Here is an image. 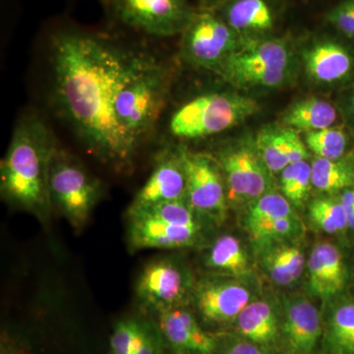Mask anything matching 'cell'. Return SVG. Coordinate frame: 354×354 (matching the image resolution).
<instances>
[{
    "mask_svg": "<svg viewBox=\"0 0 354 354\" xmlns=\"http://www.w3.org/2000/svg\"><path fill=\"white\" fill-rule=\"evenodd\" d=\"M50 55L60 113L102 162L118 171H129L138 149L118 123L114 102L146 53L124 50L99 37L60 32L51 41Z\"/></svg>",
    "mask_w": 354,
    "mask_h": 354,
    "instance_id": "6da1fadb",
    "label": "cell"
},
{
    "mask_svg": "<svg viewBox=\"0 0 354 354\" xmlns=\"http://www.w3.org/2000/svg\"><path fill=\"white\" fill-rule=\"evenodd\" d=\"M57 148L53 133L35 116L22 118L0 167L2 199L46 223L50 216V165Z\"/></svg>",
    "mask_w": 354,
    "mask_h": 354,
    "instance_id": "7a4b0ae2",
    "label": "cell"
},
{
    "mask_svg": "<svg viewBox=\"0 0 354 354\" xmlns=\"http://www.w3.org/2000/svg\"><path fill=\"white\" fill-rule=\"evenodd\" d=\"M169 86V69L155 57L146 55L116 95V118L137 149L155 127L164 108Z\"/></svg>",
    "mask_w": 354,
    "mask_h": 354,
    "instance_id": "3957f363",
    "label": "cell"
},
{
    "mask_svg": "<svg viewBox=\"0 0 354 354\" xmlns=\"http://www.w3.org/2000/svg\"><path fill=\"white\" fill-rule=\"evenodd\" d=\"M257 102L234 93H209L177 109L169 121L174 137L196 140L218 134L258 111Z\"/></svg>",
    "mask_w": 354,
    "mask_h": 354,
    "instance_id": "277c9868",
    "label": "cell"
},
{
    "mask_svg": "<svg viewBox=\"0 0 354 354\" xmlns=\"http://www.w3.org/2000/svg\"><path fill=\"white\" fill-rule=\"evenodd\" d=\"M50 201L72 227L87 225L102 196V184L73 156L55 149L50 165Z\"/></svg>",
    "mask_w": 354,
    "mask_h": 354,
    "instance_id": "5b68a950",
    "label": "cell"
},
{
    "mask_svg": "<svg viewBox=\"0 0 354 354\" xmlns=\"http://www.w3.org/2000/svg\"><path fill=\"white\" fill-rule=\"evenodd\" d=\"M290 62V50L285 41H252L228 55L216 71L242 87L276 88L288 80Z\"/></svg>",
    "mask_w": 354,
    "mask_h": 354,
    "instance_id": "8992f818",
    "label": "cell"
},
{
    "mask_svg": "<svg viewBox=\"0 0 354 354\" xmlns=\"http://www.w3.org/2000/svg\"><path fill=\"white\" fill-rule=\"evenodd\" d=\"M123 24L157 37L185 31L195 14L185 0H108Z\"/></svg>",
    "mask_w": 354,
    "mask_h": 354,
    "instance_id": "52a82bcc",
    "label": "cell"
},
{
    "mask_svg": "<svg viewBox=\"0 0 354 354\" xmlns=\"http://www.w3.org/2000/svg\"><path fill=\"white\" fill-rule=\"evenodd\" d=\"M237 34L223 18L196 14L184 31L183 55L191 64L216 70L236 50Z\"/></svg>",
    "mask_w": 354,
    "mask_h": 354,
    "instance_id": "ba28073f",
    "label": "cell"
},
{
    "mask_svg": "<svg viewBox=\"0 0 354 354\" xmlns=\"http://www.w3.org/2000/svg\"><path fill=\"white\" fill-rule=\"evenodd\" d=\"M186 174V202L198 216L221 220L225 191L218 162L208 156L181 151Z\"/></svg>",
    "mask_w": 354,
    "mask_h": 354,
    "instance_id": "9c48e42d",
    "label": "cell"
},
{
    "mask_svg": "<svg viewBox=\"0 0 354 354\" xmlns=\"http://www.w3.org/2000/svg\"><path fill=\"white\" fill-rule=\"evenodd\" d=\"M190 288L187 274L169 259L152 261L140 272L135 292L144 308L153 313L183 305Z\"/></svg>",
    "mask_w": 354,
    "mask_h": 354,
    "instance_id": "30bf717a",
    "label": "cell"
},
{
    "mask_svg": "<svg viewBox=\"0 0 354 354\" xmlns=\"http://www.w3.org/2000/svg\"><path fill=\"white\" fill-rule=\"evenodd\" d=\"M218 160L232 199L256 200L267 194L271 171L258 150L249 146L232 147L221 151Z\"/></svg>",
    "mask_w": 354,
    "mask_h": 354,
    "instance_id": "8fae6325",
    "label": "cell"
},
{
    "mask_svg": "<svg viewBox=\"0 0 354 354\" xmlns=\"http://www.w3.org/2000/svg\"><path fill=\"white\" fill-rule=\"evenodd\" d=\"M128 244L133 251L194 245L202 227L176 225L140 212L127 211Z\"/></svg>",
    "mask_w": 354,
    "mask_h": 354,
    "instance_id": "7c38bea8",
    "label": "cell"
},
{
    "mask_svg": "<svg viewBox=\"0 0 354 354\" xmlns=\"http://www.w3.org/2000/svg\"><path fill=\"white\" fill-rule=\"evenodd\" d=\"M250 299V291L245 286L223 279H206L195 291V304L200 315L212 324L236 320Z\"/></svg>",
    "mask_w": 354,
    "mask_h": 354,
    "instance_id": "4fadbf2b",
    "label": "cell"
},
{
    "mask_svg": "<svg viewBox=\"0 0 354 354\" xmlns=\"http://www.w3.org/2000/svg\"><path fill=\"white\" fill-rule=\"evenodd\" d=\"M158 327L162 339L176 353L213 354L218 348L215 337L203 330L194 315L183 305L158 312Z\"/></svg>",
    "mask_w": 354,
    "mask_h": 354,
    "instance_id": "5bb4252c",
    "label": "cell"
},
{
    "mask_svg": "<svg viewBox=\"0 0 354 354\" xmlns=\"http://www.w3.org/2000/svg\"><path fill=\"white\" fill-rule=\"evenodd\" d=\"M185 198L186 174L183 153L181 151L178 153H165L158 158L152 174L137 193L129 208L183 201Z\"/></svg>",
    "mask_w": 354,
    "mask_h": 354,
    "instance_id": "9a60e30c",
    "label": "cell"
},
{
    "mask_svg": "<svg viewBox=\"0 0 354 354\" xmlns=\"http://www.w3.org/2000/svg\"><path fill=\"white\" fill-rule=\"evenodd\" d=\"M283 335L293 354H310L315 348L322 327L315 305L304 297H295L285 308Z\"/></svg>",
    "mask_w": 354,
    "mask_h": 354,
    "instance_id": "2e32d148",
    "label": "cell"
},
{
    "mask_svg": "<svg viewBox=\"0 0 354 354\" xmlns=\"http://www.w3.org/2000/svg\"><path fill=\"white\" fill-rule=\"evenodd\" d=\"M310 290L317 297L329 298L346 285V266L341 251L329 242L314 247L307 261Z\"/></svg>",
    "mask_w": 354,
    "mask_h": 354,
    "instance_id": "e0dca14e",
    "label": "cell"
},
{
    "mask_svg": "<svg viewBox=\"0 0 354 354\" xmlns=\"http://www.w3.org/2000/svg\"><path fill=\"white\" fill-rule=\"evenodd\" d=\"M308 147L297 130L290 127H266L257 137V150L271 172L283 171L288 165L306 160Z\"/></svg>",
    "mask_w": 354,
    "mask_h": 354,
    "instance_id": "ac0fdd59",
    "label": "cell"
},
{
    "mask_svg": "<svg viewBox=\"0 0 354 354\" xmlns=\"http://www.w3.org/2000/svg\"><path fill=\"white\" fill-rule=\"evenodd\" d=\"M305 71L318 83L339 82L351 73L353 60L341 44L332 41H319L304 53Z\"/></svg>",
    "mask_w": 354,
    "mask_h": 354,
    "instance_id": "d6986e66",
    "label": "cell"
},
{
    "mask_svg": "<svg viewBox=\"0 0 354 354\" xmlns=\"http://www.w3.org/2000/svg\"><path fill=\"white\" fill-rule=\"evenodd\" d=\"M223 20L236 34L264 32L274 28V14L267 0H232Z\"/></svg>",
    "mask_w": 354,
    "mask_h": 354,
    "instance_id": "ffe728a7",
    "label": "cell"
},
{
    "mask_svg": "<svg viewBox=\"0 0 354 354\" xmlns=\"http://www.w3.org/2000/svg\"><path fill=\"white\" fill-rule=\"evenodd\" d=\"M235 321L239 333L258 346L271 344L278 337V317L268 302H250Z\"/></svg>",
    "mask_w": 354,
    "mask_h": 354,
    "instance_id": "44dd1931",
    "label": "cell"
},
{
    "mask_svg": "<svg viewBox=\"0 0 354 354\" xmlns=\"http://www.w3.org/2000/svg\"><path fill=\"white\" fill-rule=\"evenodd\" d=\"M262 265L270 279L279 286H290L301 277L305 258L301 249L290 244L267 245Z\"/></svg>",
    "mask_w": 354,
    "mask_h": 354,
    "instance_id": "7402d4cb",
    "label": "cell"
},
{
    "mask_svg": "<svg viewBox=\"0 0 354 354\" xmlns=\"http://www.w3.org/2000/svg\"><path fill=\"white\" fill-rule=\"evenodd\" d=\"M337 116V111L330 102L308 97L292 104L283 115V122L286 127L308 133L332 127Z\"/></svg>",
    "mask_w": 354,
    "mask_h": 354,
    "instance_id": "603a6c76",
    "label": "cell"
},
{
    "mask_svg": "<svg viewBox=\"0 0 354 354\" xmlns=\"http://www.w3.org/2000/svg\"><path fill=\"white\" fill-rule=\"evenodd\" d=\"M206 265L215 271L241 276L248 272V258L241 241L232 235L216 239L207 254Z\"/></svg>",
    "mask_w": 354,
    "mask_h": 354,
    "instance_id": "cb8c5ba5",
    "label": "cell"
},
{
    "mask_svg": "<svg viewBox=\"0 0 354 354\" xmlns=\"http://www.w3.org/2000/svg\"><path fill=\"white\" fill-rule=\"evenodd\" d=\"M311 169L312 184L321 192H337L354 184V165L346 160L317 158Z\"/></svg>",
    "mask_w": 354,
    "mask_h": 354,
    "instance_id": "d4e9b609",
    "label": "cell"
},
{
    "mask_svg": "<svg viewBox=\"0 0 354 354\" xmlns=\"http://www.w3.org/2000/svg\"><path fill=\"white\" fill-rule=\"evenodd\" d=\"M327 344L333 354H354V304L342 305L333 312Z\"/></svg>",
    "mask_w": 354,
    "mask_h": 354,
    "instance_id": "484cf974",
    "label": "cell"
},
{
    "mask_svg": "<svg viewBox=\"0 0 354 354\" xmlns=\"http://www.w3.org/2000/svg\"><path fill=\"white\" fill-rule=\"evenodd\" d=\"M295 216L291 203L278 193H267L254 200L247 213L245 223L248 230L277 218Z\"/></svg>",
    "mask_w": 354,
    "mask_h": 354,
    "instance_id": "4316f807",
    "label": "cell"
},
{
    "mask_svg": "<svg viewBox=\"0 0 354 354\" xmlns=\"http://www.w3.org/2000/svg\"><path fill=\"white\" fill-rule=\"evenodd\" d=\"M311 221L327 234H337L348 228V215L339 200L320 198L309 205Z\"/></svg>",
    "mask_w": 354,
    "mask_h": 354,
    "instance_id": "83f0119b",
    "label": "cell"
},
{
    "mask_svg": "<svg viewBox=\"0 0 354 354\" xmlns=\"http://www.w3.org/2000/svg\"><path fill=\"white\" fill-rule=\"evenodd\" d=\"M283 196L295 206H300L308 196L312 184L311 165L306 160L293 162L281 171Z\"/></svg>",
    "mask_w": 354,
    "mask_h": 354,
    "instance_id": "f1b7e54d",
    "label": "cell"
},
{
    "mask_svg": "<svg viewBox=\"0 0 354 354\" xmlns=\"http://www.w3.org/2000/svg\"><path fill=\"white\" fill-rule=\"evenodd\" d=\"M305 140L309 150L315 153L317 158L326 160H341L348 146L346 132L335 127L308 132Z\"/></svg>",
    "mask_w": 354,
    "mask_h": 354,
    "instance_id": "f546056e",
    "label": "cell"
},
{
    "mask_svg": "<svg viewBox=\"0 0 354 354\" xmlns=\"http://www.w3.org/2000/svg\"><path fill=\"white\" fill-rule=\"evenodd\" d=\"M143 319H123L114 327L109 339V354H135L138 348Z\"/></svg>",
    "mask_w": 354,
    "mask_h": 354,
    "instance_id": "4dcf8cb0",
    "label": "cell"
},
{
    "mask_svg": "<svg viewBox=\"0 0 354 354\" xmlns=\"http://www.w3.org/2000/svg\"><path fill=\"white\" fill-rule=\"evenodd\" d=\"M298 225L297 216H293L267 221L248 230L254 241L261 245L267 246L295 234Z\"/></svg>",
    "mask_w": 354,
    "mask_h": 354,
    "instance_id": "1f68e13d",
    "label": "cell"
},
{
    "mask_svg": "<svg viewBox=\"0 0 354 354\" xmlns=\"http://www.w3.org/2000/svg\"><path fill=\"white\" fill-rule=\"evenodd\" d=\"M327 19L335 29L354 39V9L349 0H344L333 8Z\"/></svg>",
    "mask_w": 354,
    "mask_h": 354,
    "instance_id": "d6a6232c",
    "label": "cell"
},
{
    "mask_svg": "<svg viewBox=\"0 0 354 354\" xmlns=\"http://www.w3.org/2000/svg\"><path fill=\"white\" fill-rule=\"evenodd\" d=\"M162 342L164 339L157 323L144 320L141 339L135 354H162Z\"/></svg>",
    "mask_w": 354,
    "mask_h": 354,
    "instance_id": "836d02e7",
    "label": "cell"
},
{
    "mask_svg": "<svg viewBox=\"0 0 354 354\" xmlns=\"http://www.w3.org/2000/svg\"><path fill=\"white\" fill-rule=\"evenodd\" d=\"M0 354H32L24 339L10 332H2L0 339Z\"/></svg>",
    "mask_w": 354,
    "mask_h": 354,
    "instance_id": "e575fe53",
    "label": "cell"
},
{
    "mask_svg": "<svg viewBox=\"0 0 354 354\" xmlns=\"http://www.w3.org/2000/svg\"><path fill=\"white\" fill-rule=\"evenodd\" d=\"M223 354H266L258 344L250 341H234L223 349Z\"/></svg>",
    "mask_w": 354,
    "mask_h": 354,
    "instance_id": "d590c367",
    "label": "cell"
},
{
    "mask_svg": "<svg viewBox=\"0 0 354 354\" xmlns=\"http://www.w3.org/2000/svg\"><path fill=\"white\" fill-rule=\"evenodd\" d=\"M342 206L346 209V215L354 212V189L346 190L339 198Z\"/></svg>",
    "mask_w": 354,
    "mask_h": 354,
    "instance_id": "8d00e7d4",
    "label": "cell"
},
{
    "mask_svg": "<svg viewBox=\"0 0 354 354\" xmlns=\"http://www.w3.org/2000/svg\"><path fill=\"white\" fill-rule=\"evenodd\" d=\"M348 227L354 230V212L348 215Z\"/></svg>",
    "mask_w": 354,
    "mask_h": 354,
    "instance_id": "74e56055",
    "label": "cell"
},
{
    "mask_svg": "<svg viewBox=\"0 0 354 354\" xmlns=\"http://www.w3.org/2000/svg\"><path fill=\"white\" fill-rule=\"evenodd\" d=\"M349 1H351V6H353L354 9V0H349Z\"/></svg>",
    "mask_w": 354,
    "mask_h": 354,
    "instance_id": "f35d334b",
    "label": "cell"
},
{
    "mask_svg": "<svg viewBox=\"0 0 354 354\" xmlns=\"http://www.w3.org/2000/svg\"><path fill=\"white\" fill-rule=\"evenodd\" d=\"M353 111H354V97H353Z\"/></svg>",
    "mask_w": 354,
    "mask_h": 354,
    "instance_id": "ab89813d",
    "label": "cell"
}]
</instances>
